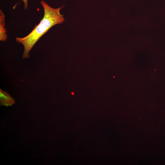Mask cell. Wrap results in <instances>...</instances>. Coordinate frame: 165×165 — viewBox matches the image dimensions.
<instances>
[{"label": "cell", "mask_w": 165, "mask_h": 165, "mask_svg": "<svg viewBox=\"0 0 165 165\" xmlns=\"http://www.w3.org/2000/svg\"><path fill=\"white\" fill-rule=\"evenodd\" d=\"M40 3L44 12L42 19L28 35L23 38L17 37L16 38V42L21 43L24 47L23 59L29 58V52L35 44L51 27L62 23L64 20L63 15L60 13L64 5L54 8L44 1H41Z\"/></svg>", "instance_id": "obj_1"}, {"label": "cell", "mask_w": 165, "mask_h": 165, "mask_svg": "<svg viewBox=\"0 0 165 165\" xmlns=\"http://www.w3.org/2000/svg\"><path fill=\"white\" fill-rule=\"evenodd\" d=\"M1 104L6 106H11L15 103L14 100L6 91L0 89Z\"/></svg>", "instance_id": "obj_2"}, {"label": "cell", "mask_w": 165, "mask_h": 165, "mask_svg": "<svg viewBox=\"0 0 165 165\" xmlns=\"http://www.w3.org/2000/svg\"><path fill=\"white\" fill-rule=\"evenodd\" d=\"M5 16L4 14L0 9V40L5 41L7 38L6 31L5 28Z\"/></svg>", "instance_id": "obj_3"}, {"label": "cell", "mask_w": 165, "mask_h": 165, "mask_svg": "<svg viewBox=\"0 0 165 165\" xmlns=\"http://www.w3.org/2000/svg\"><path fill=\"white\" fill-rule=\"evenodd\" d=\"M23 2L24 8L25 9H26L28 7V0H22Z\"/></svg>", "instance_id": "obj_4"}]
</instances>
